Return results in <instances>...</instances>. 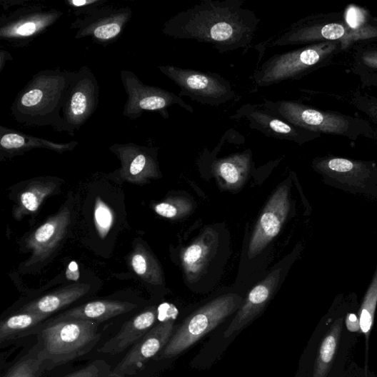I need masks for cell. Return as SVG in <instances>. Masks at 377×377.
<instances>
[{"label":"cell","instance_id":"obj_1","mask_svg":"<svg viewBox=\"0 0 377 377\" xmlns=\"http://www.w3.org/2000/svg\"><path fill=\"white\" fill-rule=\"evenodd\" d=\"M243 0H203L165 21L164 35L210 44L220 54L244 49L253 42L261 19Z\"/></svg>","mask_w":377,"mask_h":377},{"label":"cell","instance_id":"obj_2","mask_svg":"<svg viewBox=\"0 0 377 377\" xmlns=\"http://www.w3.org/2000/svg\"><path fill=\"white\" fill-rule=\"evenodd\" d=\"M348 16V11H341L302 18L281 32L271 46L338 42L350 51L357 44L377 41V18L361 7L355 19Z\"/></svg>","mask_w":377,"mask_h":377},{"label":"cell","instance_id":"obj_3","mask_svg":"<svg viewBox=\"0 0 377 377\" xmlns=\"http://www.w3.org/2000/svg\"><path fill=\"white\" fill-rule=\"evenodd\" d=\"M74 75L73 71L59 68L39 71L17 94L11 106L14 120L28 127L54 129Z\"/></svg>","mask_w":377,"mask_h":377},{"label":"cell","instance_id":"obj_4","mask_svg":"<svg viewBox=\"0 0 377 377\" xmlns=\"http://www.w3.org/2000/svg\"><path fill=\"white\" fill-rule=\"evenodd\" d=\"M263 105L276 116L305 130L344 136L352 141L364 137L377 144V128L363 118L323 111L294 101L264 99Z\"/></svg>","mask_w":377,"mask_h":377},{"label":"cell","instance_id":"obj_5","mask_svg":"<svg viewBox=\"0 0 377 377\" xmlns=\"http://www.w3.org/2000/svg\"><path fill=\"white\" fill-rule=\"evenodd\" d=\"M348 47L338 42L305 45L286 53L275 54L256 69L251 79L256 86L267 87L297 81L333 63Z\"/></svg>","mask_w":377,"mask_h":377},{"label":"cell","instance_id":"obj_6","mask_svg":"<svg viewBox=\"0 0 377 377\" xmlns=\"http://www.w3.org/2000/svg\"><path fill=\"white\" fill-rule=\"evenodd\" d=\"M99 323L86 320L50 322L39 336L40 356L50 371L79 358L96 346L101 338Z\"/></svg>","mask_w":377,"mask_h":377},{"label":"cell","instance_id":"obj_7","mask_svg":"<svg viewBox=\"0 0 377 377\" xmlns=\"http://www.w3.org/2000/svg\"><path fill=\"white\" fill-rule=\"evenodd\" d=\"M243 302L241 296L230 293L204 305L184 321L164 347L162 357L168 358L180 355L240 309Z\"/></svg>","mask_w":377,"mask_h":377},{"label":"cell","instance_id":"obj_8","mask_svg":"<svg viewBox=\"0 0 377 377\" xmlns=\"http://www.w3.org/2000/svg\"><path fill=\"white\" fill-rule=\"evenodd\" d=\"M325 184L352 194L377 197V164L328 155L313 161Z\"/></svg>","mask_w":377,"mask_h":377},{"label":"cell","instance_id":"obj_9","mask_svg":"<svg viewBox=\"0 0 377 377\" xmlns=\"http://www.w3.org/2000/svg\"><path fill=\"white\" fill-rule=\"evenodd\" d=\"M97 78L86 66L74 71L54 131L74 136L96 111L100 103Z\"/></svg>","mask_w":377,"mask_h":377},{"label":"cell","instance_id":"obj_10","mask_svg":"<svg viewBox=\"0 0 377 377\" xmlns=\"http://www.w3.org/2000/svg\"><path fill=\"white\" fill-rule=\"evenodd\" d=\"M158 69L181 89V98L186 96L201 105L219 106L235 96L230 82L218 74L174 65H161Z\"/></svg>","mask_w":377,"mask_h":377},{"label":"cell","instance_id":"obj_11","mask_svg":"<svg viewBox=\"0 0 377 377\" xmlns=\"http://www.w3.org/2000/svg\"><path fill=\"white\" fill-rule=\"evenodd\" d=\"M57 9L27 4L0 16V40L14 49L29 46L63 16Z\"/></svg>","mask_w":377,"mask_h":377},{"label":"cell","instance_id":"obj_12","mask_svg":"<svg viewBox=\"0 0 377 377\" xmlns=\"http://www.w3.org/2000/svg\"><path fill=\"white\" fill-rule=\"evenodd\" d=\"M121 79L127 94L123 115L131 121L138 120L145 111L158 112L164 119H168V109L174 105L188 112H194L193 108L179 96L168 90L145 84L131 71L122 70Z\"/></svg>","mask_w":377,"mask_h":377},{"label":"cell","instance_id":"obj_13","mask_svg":"<svg viewBox=\"0 0 377 377\" xmlns=\"http://www.w3.org/2000/svg\"><path fill=\"white\" fill-rule=\"evenodd\" d=\"M158 310L166 319L153 327L143 338L134 345L123 361L111 371V376L123 377L135 374L167 346L171 338L174 318L178 315V311L174 305L168 303L161 304Z\"/></svg>","mask_w":377,"mask_h":377},{"label":"cell","instance_id":"obj_14","mask_svg":"<svg viewBox=\"0 0 377 377\" xmlns=\"http://www.w3.org/2000/svg\"><path fill=\"white\" fill-rule=\"evenodd\" d=\"M132 15L129 6L116 8L106 5L89 15L76 18L70 29L76 31V39L89 37L93 42L106 46L121 38Z\"/></svg>","mask_w":377,"mask_h":377},{"label":"cell","instance_id":"obj_15","mask_svg":"<svg viewBox=\"0 0 377 377\" xmlns=\"http://www.w3.org/2000/svg\"><path fill=\"white\" fill-rule=\"evenodd\" d=\"M234 121H246L251 129L266 136L293 141L298 145L310 143L321 136V134L297 127L276 116L263 104H247L231 116Z\"/></svg>","mask_w":377,"mask_h":377},{"label":"cell","instance_id":"obj_16","mask_svg":"<svg viewBox=\"0 0 377 377\" xmlns=\"http://www.w3.org/2000/svg\"><path fill=\"white\" fill-rule=\"evenodd\" d=\"M109 149L121 161V168L115 174L124 181L141 185L160 177L157 148L128 143L116 144Z\"/></svg>","mask_w":377,"mask_h":377},{"label":"cell","instance_id":"obj_17","mask_svg":"<svg viewBox=\"0 0 377 377\" xmlns=\"http://www.w3.org/2000/svg\"><path fill=\"white\" fill-rule=\"evenodd\" d=\"M289 195L288 186L282 185L267 203L251 238L249 258H252L261 253L279 233L289 213Z\"/></svg>","mask_w":377,"mask_h":377},{"label":"cell","instance_id":"obj_18","mask_svg":"<svg viewBox=\"0 0 377 377\" xmlns=\"http://www.w3.org/2000/svg\"><path fill=\"white\" fill-rule=\"evenodd\" d=\"M70 223L71 211L66 206L36 228L26 241L32 252L26 265L43 263L51 256L64 240Z\"/></svg>","mask_w":377,"mask_h":377},{"label":"cell","instance_id":"obj_19","mask_svg":"<svg viewBox=\"0 0 377 377\" xmlns=\"http://www.w3.org/2000/svg\"><path fill=\"white\" fill-rule=\"evenodd\" d=\"M79 145L77 141L68 144L29 135L4 126H0V159H11L21 156L34 149H46L59 154L73 151Z\"/></svg>","mask_w":377,"mask_h":377},{"label":"cell","instance_id":"obj_20","mask_svg":"<svg viewBox=\"0 0 377 377\" xmlns=\"http://www.w3.org/2000/svg\"><path fill=\"white\" fill-rule=\"evenodd\" d=\"M281 273L279 269L273 271L250 291L237 315L226 328L223 335L225 338L238 332L265 308L277 289Z\"/></svg>","mask_w":377,"mask_h":377},{"label":"cell","instance_id":"obj_21","mask_svg":"<svg viewBox=\"0 0 377 377\" xmlns=\"http://www.w3.org/2000/svg\"><path fill=\"white\" fill-rule=\"evenodd\" d=\"M159 311L149 308L124 323L120 332L106 342L100 351L110 355L120 353L143 338L152 328Z\"/></svg>","mask_w":377,"mask_h":377},{"label":"cell","instance_id":"obj_22","mask_svg":"<svg viewBox=\"0 0 377 377\" xmlns=\"http://www.w3.org/2000/svg\"><path fill=\"white\" fill-rule=\"evenodd\" d=\"M134 303L111 300L86 303L57 316L51 322L86 320L101 323L133 311Z\"/></svg>","mask_w":377,"mask_h":377},{"label":"cell","instance_id":"obj_23","mask_svg":"<svg viewBox=\"0 0 377 377\" xmlns=\"http://www.w3.org/2000/svg\"><path fill=\"white\" fill-rule=\"evenodd\" d=\"M60 180L44 177L31 181L18 198L13 211L14 217L19 221L26 216L35 213L46 198L59 191Z\"/></svg>","mask_w":377,"mask_h":377},{"label":"cell","instance_id":"obj_24","mask_svg":"<svg viewBox=\"0 0 377 377\" xmlns=\"http://www.w3.org/2000/svg\"><path fill=\"white\" fill-rule=\"evenodd\" d=\"M89 288L80 283L68 286L27 303L20 311L51 316L84 296Z\"/></svg>","mask_w":377,"mask_h":377},{"label":"cell","instance_id":"obj_25","mask_svg":"<svg viewBox=\"0 0 377 377\" xmlns=\"http://www.w3.org/2000/svg\"><path fill=\"white\" fill-rule=\"evenodd\" d=\"M251 151L230 155L214 161L216 174L231 186H238L246 179L251 165Z\"/></svg>","mask_w":377,"mask_h":377},{"label":"cell","instance_id":"obj_26","mask_svg":"<svg viewBox=\"0 0 377 377\" xmlns=\"http://www.w3.org/2000/svg\"><path fill=\"white\" fill-rule=\"evenodd\" d=\"M129 265L141 279L153 286L164 283L162 269L154 255L143 244H137L129 256Z\"/></svg>","mask_w":377,"mask_h":377},{"label":"cell","instance_id":"obj_27","mask_svg":"<svg viewBox=\"0 0 377 377\" xmlns=\"http://www.w3.org/2000/svg\"><path fill=\"white\" fill-rule=\"evenodd\" d=\"M49 316L40 313L19 311L8 317L0 323V342L4 343L17 338Z\"/></svg>","mask_w":377,"mask_h":377},{"label":"cell","instance_id":"obj_28","mask_svg":"<svg viewBox=\"0 0 377 377\" xmlns=\"http://www.w3.org/2000/svg\"><path fill=\"white\" fill-rule=\"evenodd\" d=\"M348 53V70L352 74L358 76L366 74H377V44H359L353 46Z\"/></svg>","mask_w":377,"mask_h":377},{"label":"cell","instance_id":"obj_29","mask_svg":"<svg viewBox=\"0 0 377 377\" xmlns=\"http://www.w3.org/2000/svg\"><path fill=\"white\" fill-rule=\"evenodd\" d=\"M343 328V318L334 323L323 339L318 353L313 377H326L334 359Z\"/></svg>","mask_w":377,"mask_h":377},{"label":"cell","instance_id":"obj_30","mask_svg":"<svg viewBox=\"0 0 377 377\" xmlns=\"http://www.w3.org/2000/svg\"><path fill=\"white\" fill-rule=\"evenodd\" d=\"M45 371L49 370L36 345L28 355L14 365L4 377H39Z\"/></svg>","mask_w":377,"mask_h":377},{"label":"cell","instance_id":"obj_31","mask_svg":"<svg viewBox=\"0 0 377 377\" xmlns=\"http://www.w3.org/2000/svg\"><path fill=\"white\" fill-rule=\"evenodd\" d=\"M211 246L205 239L197 241L183 253V265L188 273H199L203 270L211 254Z\"/></svg>","mask_w":377,"mask_h":377},{"label":"cell","instance_id":"obj_32","mask_svg":"<svg viewBox=\"0 0 377 377\" xmlns=\"http://www.w3.org/2000/svg\"><path fill=\"white\" fill-rule=\"evenodd\" d=\"M376 306L377 265L360 310L361 331L366 336L367 341L373 326Z\"/></svg>","mask_w":377,"mask_h":377},{"label":"cell","instance_id":"obj_33","mask_svg":"<svg viewBox=\"0 0 377 377\" xmlns=\"http://www.w3.org/2000/svg\"><path fill=\"white\" fill-rule=\"evenodd\" d=\"M341 99L366 115L368 121L377 126V98L363 91H350Z\"/></svg>","mask_w":377,"mask_h":377},{"label":"cell","instance_id":"obj_34","mask_svg":"<svg viewBox=\"0 0 377 377\" xmlns=\"http://www.w3.org/2000/svg\"><path fill=\"white\" fill-rule=\"evenodd\" d=\"M156 214L169 219H179L190 214L192 203L183 198H169L158 203L154 207Z\"/></svg>","mask_w":377,"mask_h":377},{"label":"cell","instance_id":"obj_35","mask_svg":"<svg viewBox=\"0 0 377 377\" xmlns=\"http://www.w3.org/2000/svg\"><path fill=\"white\" fill-rule=\"evenodd\" d=\"M94 219L99 237L105 239L113 226L114 215L111 208L101 198L96 200Z\"/></svg>","mask_w":377,"mask_h":377},{"label":"cell","instance_id":"obj_36","mask_svg":"<svg viewBox=\"0 0 377 377\" xmlns=\"http://www.w3.org/2000/svg\"><path fill=\"white\" fill-rule=\"evenodd\" d=\"M108 0H66V5L77 18L89 15L106 6Z\"/></svg>","mask_w":377,"mask_h":377},{"label":"cell","instance_id":"obj_37","mask_svg":"<svg viewBox=\"0 0 377 377\" xmlns=\"http://www.w3.org/2000/svg\"><path fill=\"white\" fill-rule=\"evenodd\" d=\"M107 365L102 361H96L64 377H101Z\"/></svg>","mask_w":377,"mask_h":377},{"label":"cell","instance_id":"obj_38","mask_svg":"<svg viewBox=\"0 0 377 377\" xmlns=\"http://www.w3.org/2000/svg\"><path fill=\"white\" fill-rule=\"evenodd\" d=\"M65 274L66 279L69 281H79L80 271L78 263L75 261L71 262L66 270Z\"/></svg>","mask_w":377,"mask_h":377},{"label":"cell","instance_id":"obj_39","mask_svg":"<svg viewBox=\"0 0 377 377\" xmlns=\"http://www.w3.org/2000/svg\"><path fill=\"white\" fill-rule=\"evenodd\" d=\"M346 327L351 333H356L361 330L360 319L356 314L349 313L346 316Z\"/></svg>","mask_w":377,"mask_h":377},{"label":"cell","instance_id":"obj_40","mask_svg":"<svg viewBox=\"0 0 377 377\" xmlns=\"http://www.w3.org/2000/svg\"><path fill=\"white\" fill-rule=\"evenodd\" d=\"M363 87H373L377 89V74H366L358 76Z\"/></svg>","mask_w":377,"mask_h":377},{"label":"cell","instance_id":"obj_41","mask_svg":"<svg viewBox=\"0 0 377 377\" xmlns=\"http://www.w3.org/2000/svg\"><path fill=\"white\" fill-rule=\"evenodd\" d=\"M12 60L13 56L9 51L3 49L0 51V73L3 72L6 63Z\"/></svg>","mask_w":377,"mask_h":377},{"label":"cell","instance_id":"obj_42","mask_svg":"<svg viewBox=\"0 0 377 377\" xmlns=\"http://www.w3.org/2000/svg\"><path fill=\"white\" fill-rule=\"evenodd\" d=\"M29 3V1H16V0H12V1H4V0H2L1 2H0V4H1L2 5V8L6 11H9V9L11 7H14V6H22L24 5H26Z\"/></svg>","mask_w":377,"mask_h":377}]
</instances>
